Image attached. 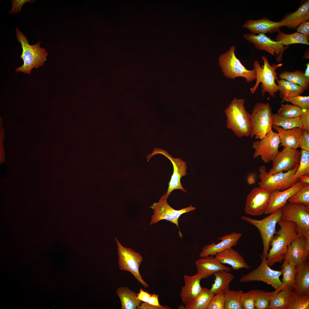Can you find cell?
<instances>
[{"mask_svg": "<svg viewBox=\"0 0 309 309\" xmlns=\"http://www.w3.org/2000/svg\"><path fill=\"white\" fill-rule=\"evenodd\" d=\"M116 293L121 303V309H136L140 301L137 299V294L127 287H118Z\"/></svg>", "mask_w": 309, "mask_h": 309, "instance_id": "obj_29", "label": "cell"}, {"mask_svg": "<svg viewBox=\"0 0 309 309\" xmlns=\"http://www.w3.org/2000/svg\"><path fill=\"white\" fill-rule=\"evenodd\" d=\"M272 125L279 126L284 129H290L295 128H302V125L299 117L292 118H286L277 114H274Z\"/></svg>", "mask_w": 309, "mask_h": 309, "instance_id": "obj_37", "label": "cell"}, {"mask_svg": "<svg viewBox=\"0 0 309 309\" xmlns=\"http://www.w3.org/2000/svg\"><path fill=\"white\" fill-rule=\"evenodd\" d=\"M235 46H231L219 56L218 63L223 74L232 80L238 77L244 78L247 83L256 80L255 70H248L245 68L235 56Z\"/></svg>", "mask_w": 309, "mask_h": 309, "instance_id": "obj_5", "label": "cell"}, {"mask_svg": "<svg viewBox=\"0 0 309 309\" xmlns=\"http://www.w3.org/2000/svg\"><path fill=\"white\" fill-rule=\"evenodd\" d=\"M281 268V271L283 275L282 284L278 289L273 292V296L282 290H293L294 289L296 266L284 260Z\"/></svg>", "mask_w": 309, "mask_h": 309, "instance_id": "obj_28", "label": "cell"}, {"mask_svg": "<svg viewBox=\"0 0 309 309\" xmlns=\"http://www.w3.org/2000/svg\"><path fill=\"white\" fill-rule=\"evenodd\" d=\"M294 293L309 295V262L306 261L296 266Z\"/></svg>", "mask_w": 309, "mask_h": 309, "instance_id": "obj_26", "label": "cell"}, {"mask_svg": "<svg viewBox=\"0 0 309 309\" xmlns=\"http://www.w3.org/2000/svg\"><path fill=\"white\" fill-rule=\"evenodd\" d=\"M282 27V24L280 21H273L266 17L247 20L242 26L243 27L249 30L251 33L255 35L278 32Z\"/></svg>", "mask_w": 309, "mask_h": 309, "instance_id": "obj_22", "label": "cell"}, {"mask_svg": "<svg viewBox=\"0 0 309 309\" xmlns=\"http://www.w3.org/2000/svg\"><path fill=\"white\" fill-rule=\"evenodd\" d=\"M243 98H234L225 109L226 126L237 137L250 136V114L245 109Z\"/></svg>", "mask_w": 309, "mask_h": 309, "instance_id": "obj_2", "label": "cell"}, {"mask_svg": "<svg viewBox=\"0 0 309 309\" xmlns=\"http://www.w3.org/2000/svg\"><path fill=\"white\" fill-rule=\"evenodd\" d=\"M254 176L253 175H250L249 176L247 179L248 183L250 184L254 183L255 182Z\"/></svg>", "mask_w": 309, "mask_h": 309, "instance_id": "obj_54", "label": "cell"}, {"mask_svg": "<svg viewBox=\"0 0 309 309\" xmlns=\"http://www.w3.org/2000/svg\"><path fill=\"white\" fill-rule=\"evenodd\" d=\"M280 220L294 223L299 236L309 238V206L288 202L282 208Z\"/></svg>", "mask_w": 309, "mask_h": 309, "instance_id": "obj_8", "label": "cell"}, {"mask_svg": "<svg viewBox=\"0 0 309 309\" xmlns=\"http://www.w3.org/2000/svg\"><path fill=\"white\" fill-rule=\"evenodd\" d=\"M225 301L224 292H219L213 296L206 309H224Z\"/></svg>", "mask_w": 309, "mask_h": 309, "instance_id": "obj_44", "label": "cell"}, {"mask_svg": "<svg viewBox=\"0 0 309 309\" xmlns=\"http://www.w3.org/2000/svg\"><path fill=\"white\" fill-rule=\"evenodd\" d=\"M137 309H170L171 308L168 306H163L159 307L150 304L147 302H144L141 306H139Z\"/></svg>", "mask_w": 309, "mask_h": 309, "instance_id": "obj_50", "label": "cell"}, {"mask_svg": "<svg viewBox=\"0 0 309 309\" xmlns=\"http://www.w3.org/2000/svg\"><path fill=\"white\" fill-rule=\"evenodd\" d=\"M241 303L243 309H255L252 290L243 292L241 297Z\"/></svg>", "mask_w": 309, "mask_h": 309, "instance_id": "obj_45", "label": "cell"}, {"mask_svg": "<svg viewBox=\"0 0 309 309\" xmlns=\"http://www.w3.org/2000/svg\"><path fill=\"white\" fill-rule=\"evenodd\" d=\"M284 100L297 106L303 110L309 108V96L298 95L282 99Z\"/></svg>", "mask_w": 309, "mask_h": 309, "instance_id": "obj_43", "label": "cell"}, {"mask_svg": "<svg viewBox=\"0 0 309 309\" xmlns=\"http://www.w3.org/2000/svg\"><path fill=\"white\" fill-rule=\"evenodd\" d=\"M301 156L299 166L294 175L295 178L299 180L303 175H309V151L301 149Z\"/></svg>", "mask_w": 309, "mask_h": 309, "instance_id": "obj_42", "label": "cell"}, {"mask_svg": "<svg viewBox=\"0 0 309 309\" xmlns=\"http://www.w3.org/2000/svg\"><path fill=\"white\" fill-rule=\"evenodd\" d=\"M282 208L271 213L261 220H257L243 215L241 218L256 227L259 230L262 240L263 249L262 253L267 257L271 242L275 234L276 226L280 220Z\"/></svg>", "mask_w": 309, "mask_h": 309, "instance_id": "obj_9", "label": "cell"}, {"mask_svg": "<svg viewBox=\"0 0 309 309\" xmlns=\"http://www.w3.org/2000/svg\"><path fill=\"white\" fill-rule=\"evenodd\" d=\"M274 116L269 103H256L250 115V137L262 139L272 130Z\"/></svg>", "mask_w": 309, "mask_h": 309, "instance_id": "obj_6", "label": "cell"}, {"mask_svg": "<svg viewBox=\"0 0 309 309\" xmlns=\"http://www.w3.org/2000/svg\"><path fill=\"white\" fill-rule=\"evenodd\" d=\"M159 295L155 294H151L147 303L156 306L162 307L163 306L160 305L158 300Z\"/></svg>", "mask_w": 309, "mask_h": 309, "instance_id": "obj_52", "label": "cell"}, {"mask_svg": "<svg viewBox=\"0 0 309 309\" xmlns=\"http://www.w3.org/2000/svg\"><path fill=\"white\" fill-rule=\"evenodd\" d=\"M300 148L309 151V132L302 129L301 132Z\"/></svg>", "mask_w": 309, "mask_h": 309, "instance_id": "obj_47", "label": "cell"}, {"mask_svg": "<svg viewBox=\"0 0 309 309\" xmlns=\"http://www.w3.org/2000/svg\"><path fill=\"white\" fill-rule=\"evenodd\" d=\"M304 111L294 105L282 104L277 114L285 118H292L300 116Z\"/></svg>", "mask_w": 309, "mask_h": 309, "instance_id": "obj_39", "label": "cell"}, {"mask_svg": "<svg viewBox=\"0 0 309 309\" xmlns=\"http://www.w3.org/2000/svg\"><path fill=\"white\" fill-rule=\"evenodd\" d=\"M301 156V151L297 149H283L278 152L272 161V166L268 173L274 174L291 170L299 164Z\"/></svg>", "mask_w": 309, "mask_h": 309, "instance_id": "obj_17", "label": "cell"}, {"mask_svg": "<svg viewBox=\"0 0 309 309\" xmlns=\"http://www.w3.org/2000/svg\"><path fill=\"white\" fill-rule=\"evenodd\" d=\"M15 31L17 39L22 49L20 57L23 61V65L16 68L15 71L29 74L33 68H37L43 64L48 53L45 48L40 47L41 42L30 45L25 36L18 28H16Z\"/></svg>", "mask_w": 309, "mask_h": 309, "instance_id": "obj_3", "label": "cell"}, {"mask_svg": "<svg viewBox=\"0 0 309 309\" xmlns=\"http://www.w3.org/2000/svg\"><path fill=\"white\" fill-rule=\"evenodd\" d=\"M309 20V1H305L295 11L285 15L280 21L283 27L295 29L301 23Z\"/></svg>", "mask_w": 309, "mask_h": 309, "instance_id": "obj_25", "label": "cell"}, {"mask_svg": "<svg viewBox=\"0 0 309 309\" xmlns=\"http://www.w3.org/2000/svg\"><path fill=\"white\" fill-rule=\"evenodd\" d=\"M36 1L35 0H11L12 9L9 11L10 14H15L21 12L22 6L28 2L32 3Z\"/></svg>", "mask_w": 309, "mask_h": 309, "instance_id": "obj_46", "label": "cell"}, {"mask_svg": "<svg viewBox=\"0 0 309 309\" xmlns=\"http://www.w3.org/2000/svg\"><path fill=\"white\" fill-rule=\"evenodd\" d=\"M170 195L166 193L160 198L158 203H154L149 207L153 210L150 222V225L165 219L175 224L179 228L178 219L179 217L184 213L195 209L196 207L192 205L181 209H175L169 205L167 201Z\"/></svg>", "mask_w": 309, "mask_h": 309, "instance_id": "obj_12", "label": "cell"}, {"mask_svg": "<svg viewBox=\"0 0 309 309\" xmlns=\"http://www.w3.org/2000/svg\"><path fill=\"white\" fill-rule=\"evenodd\" d=\"M309 295L296 294L294 292L290 298L288 309H309Z\"/></svg>", "mask_w": 309, "mask_h": 309, "instance_id": "obj_41", "label": "cell"}, {"mask_svg": "<svg viewBox=\"0 0 309 309\" xmlns=\"http://www.w3.org/2000/svg\"><path fill=\"white\" fill-rule=\"evenodd\" d=\"M114 238L117 245L120 269L130 272L144 288H148L149 285L143 280L139 271L143 260L142 255L132 249L124 246L116 238Z\"/></svg>", "mask_w": 309, "mask_h": 309, "instance_id": "obj_10", "label": "cell"}, {"mask_svg": "<svg viewBox=\"0 0 309 309\" xmlns=\"http://www.w3.org/2000/svg\"><path fill=\"white\" fill-rule=\"evenodd\" d=\"M272 191L259 187L252 189L248 195L245 208V213L254 216L265 213Z\"/></svg>", "mask_w": 309, "mask_h": 309, "instance_id": "obj_15", "label": "cell"}, {"mask_svg": "<svg viewBox=\"0 0 309 309\" xmlns=\"http://www.w3.org/2000/svg\"><path fill=\"white\" fill-rule=\"evenodd\" d=\"M243 36L258 50L265 51L274 56L278 62L282 61L283 53L288 48V46H284L264 34L255 35L251 33H245Z\"/></svg>", "mask_w": 309, "mask_h": 309, "instance_id": "obj_14", "label": "cell"}, {"mask_svg": "<svg viewBox=\"0 0 309 309\" xmlns=\"http://www.w3.org/2000/svg\"><path fill=\"white\" fill-rule=\"evenodd\" d=\"M213 275L215 278L214 282L210 289L212 293L215 295L229 289L230 284L234 278L233 275L223 270L219 271Z\"/></svg>", "mask_w": 309, "mask_h": 309, "instance_id": "obj_30", "label": "cell"}, {"mask_svg": "<svg viewBox=\"0 0 309 309\" xmlns=\"http://www.w3.org/2000/svg\"><path fill=\"white\" fill-rule=\"evenodd\" d=\"M280 144L278 133L271 130L262 139L252 143V147L254 149L253 157L256 158L260 156L265 163L272 161L279 151Z\"/></svg>", "mask_w": 309, "mask_h": 309, "instance_id": "obj_13", "label": "cell"}, {"mask_svg": "<svg viewBox=\"0 0 309 309\" xmlns=\"http://www.w3.org/2000/svg\"><path fill=\"white\" fill-rule=\"evenodd\" d=\"M302 125V129L309 131V108L305 110L299 116Z\"/></svg>", "mask_w": 309, "mask_h": 309, "instance_id": "obj_48", "label": "cell"}, {"mask_svg": "<svg viewBox=\"0 0 309 309\" xmlns=\"http://www.w3.org/2000/svg\"><path fill=\"white\" fill-rule=\"evenodd\" d=\"M151 294L145 291L142 288H140L139 293L137 294V298L140 301L147 302Z\"/></svg>", "mask_w": 309, "mask_h": 309, "instance_id": "obj_51", "label": "cell"}, {"mask_svg": "<svg viewBox=\"0 0 309 309\" xmlns=\"http://www.w3.org/2000/svg\"><path fill=\"white\" fill-rule=\"evenodd\" d=\"M214 295L210 289L202 288L201 291L197 297L185 305V309H206Z\"/></svg>", "mask_w": 309, "mask_h": 309, "instance_id": "obj_35", "label": "cell"}, {"mask_svg": "<svg viewBox=\"0 0 309 309\" xmlns=\"http://www.w3.org/2000/svg\"><path fill=\"white\" fill-rule=\"evenodd\" d=\"M296 32L305 35L309 37V21H305L296 28Z\"/></svg>", "mask_w": 309, "mask_h": 309, "instance_id": "obj_49", "label": "cell"}, {"mask_svg": "<svg viewBox=\"0 0 309 309\" xmlns=\"http://www.w3.org/2000/svg\"><path fill=\"white\" fill-rule=\"evenodd\" d=\"M262 58L264 63L263 67L261 66L258 61L255 60L253 62V69L255 70L256 75V82L254 86L250 89L251 93L254 94L261 83L262 96L264 97L266 92H267L270 96L275 98V94L278 92V86L275 83V80L278 79L276 70L283 64H273L271 65L265 56H262Z\"/></svg>", "mask_w": 309, "mask_h": 309, "instance_id": "obj_4", "label": "cell"}, {"mask_svg": "<svg viewBox=\"0 0 309 309\" xmlns=\"http://www.w3.org/2000/svg\"><path fill=\"white\" fill-rule=\"evenodd\" d=\"M306 68L304 73V74L306 77L309 78V63L306 64Z\"/></svg>", "mask_w": 309, "mask_h": 309, "instance_id": "obj_55", "label": "cell"}, {"mask_svg": "<svg viewBox=\"0 0 309 309\" xmlns=\"http://www.w3.org/2000/svg\"><path fill=\"white\" fill-rule=\"evenodd\" d=\"M288 202L309 206V184H306L289 199Z\"/></svg>", "mask_w": 309, "mask_h": 309, "instance_id": "obj_40", "label": "cell"}, {"mask_svg": "<svg viewBox=\"0 0 309 309\" xmlns=\"http://www.w3.org/2000/svg\"><path fill=\"white\" fill-rule=\"evenodd\" d=\"M272 127L277 131L281 143L280 146H283V149L296 150L300 148L302 128L286 130L274 125Z\"/></svg>", "mask_w": 309, "mask_h": 309, "instance_id": "obj_24", "label": "cell"}, {"mask_svg": "<svg viewBox=\"0 0 309 309\" xmlns=\"http://www.w3.org/2000/svg\"><path fill=\"white\" fill-rule=\"evenodd\" d=\"M278 85V92L279 96L282 99L299 95L305 91L298 85L285 80H276Z\"/></svg>", "mask_w": 309, "mask_h": 309, "instance_id": "obj_31", "label": "cell"}, {"mask_svg": "<svg viewBox=\"0 0 309 309\" xmlns=\"http://www.w3.org/2000/svg\"><path fill=\"white\" fill-rule=\"evenodd\" d=\"M215 255L222 264L230 265L233 270L242 268L248 269L250 268L243 257L232 248L217 253Z\"/></svg>", "mask_w": 309, "mask_h": 309, "instance_id": "obj_27", "label": "cell"}, {"mask_svg": "<svg viewBox=\"0 0 309 309\" xmlns=\"http://www.w3.org/2000/svg\"><path fill=\"white\" fill-rule=\"evenodd\" d=\"M242 235L241 233L234 232L218 238L217 240H220L221 241L217 243L213 242L204 246L199 254V257L214 256L217 253L232 248L237 244Z\"/></svg>", "mask_w": 309, "mask_h": 309, "instance_id": "obj_20", "label": "cell"}, {"mask_svg": "<svg viewBox=\"0 0 309 309\" xmlns=\"http://www.w3.org/2000/svg\"><path fill=\"white\" fill-rule=\"evenodd\" d=\"M278 223L280 228L276 231V235L271 242L270 245L272 247L269 249L266 257V261L269 266L283 261L286 255L288 245L299 236L294 223L280 220Z\"/></svg>", "mask_w": 309, "mask_h": 309, "instance_id": "obj_1", "label": "cell"}, {"mask_svg": "<svg viewBox=\"0 0 309 309\" xmlns=\"http://www.w3.org/2000/svg\"><path fill=\"white\" fill-rule=\"evenodd\" d=\"M255 309H267L273 292L261 290H252Z\"/></svg>", "mask_w": 309, "mask_h": 309, "instance_id": "obj_38", "label": "cell"}, {"mask_svg": "<svg viewBox=\"0 0 309 309\" xmlns=\"http://www.w3.org/2000/svg\"><path fill=\"white\" fill-rule=\"evenodd\" d=\"M293 290H282L270 298L268 309H288Z\"/></svg>", "mask_w": 309, "mask_h": 309, "instance_id": "obj_32", "label": "cell"}, {"mask_svg": "<svg viewBox=\"0 0 309 309\" xmlns=\"http://www.w3.org/2000/svg\"><path fill=\"white\" fill-rule=\"evenodd\" d=\"M260 264L257 268L242 276L239 280L240 283L253 281L263 282L271 286L275 290L281 285L282 282L280 276L282 272L271 269L267 264L266 258L263 254L260 256Z\"/></svg>", "mask_w": 309, "mask_h": 309, "instance_id": "obj_11", "label": "cell"}, {"mask_svg": "<svg viewBox=\"0 0 309 309\" xmlns=\"http://www.w3.org/2000/svg\"><path fill=\"white\" fill-rule=\"evenodd\" d=\"M304 185L298 180L292 187L286 190L272 191L264 214H270L283 208L288 202L289 199L296 193Z\"/></svg>", "mask_w": 309, "mask_h": 309, "instance_id": "obj_19", "label": "cell"}, {"mask_svg": "<svg viewBox=\"0 0 309 309\" xmlns=\"http://www.w3.org/2000/svg\"><path fill=\"white\" fill-rule=\"evenodd\" d=\"M299 180L304 184H309V175H303L300 177Z\"/></svg>", "mask_w": 309, "mask_h": 309, "instance_id": "obj_53", "label": "cell"}, {"mask_svg": "<svg viewBox=\"0 0 309 309\" xmlns=\"http://www.w3.org/2000/svg\"><path fill=\"white\" fill-rule=\"evenodd\" d=\"M279 78L296 84L305 91L309 87V78L305 76L304 73L299 70L292 72H283L279 75Z\"/></svg>", "mask_w": 309, "mask_h": 309, "instance_id": "obj_34", "label": "cell"}, {"mask_svg": "<svg viewBox=\"0 0 309 309\" xmlns=\"http://www.w3.org/2000/svg\"><path fill=\"white\" fill-rule=\"evenodd\" d=\"M197 273L201 279L207 278L217 272L225 270L228 272L231 268L222 264L214 256L208 255L201 257L195 262Z\"/></svg>", "mask_w": 309, "mask_h": 309, "instance_id": "obj_21", "label": "cell"}, {"mask_svg": "<svg viewBox=\"0 0 309 309\" xmlns=\"http://www.w3.org/2000/svg\"><path fill=\"white\" fill-rule=\"evenodd\" d=\"M225 301L224 309H243L241 303V290L228 289L224 292Z\"/></svg>", "mask_w": 309, "mask_h": 309, "instance_id": "obj_36", "label": "cell"}, {"mask_svg": "<svg viewBox=\"0 0 309 309\" xmlns=\"http://www.w3.org/2000/svg\"><path fill=\"white\" fill-rule=\"evenodd\" d=\"M160 153L164 155L171 161L173 164V172L169 183V187L167 193L170 194L174 190L180 189L185 192L187 191L182 186L181 182L182 177L187 175V164L186 163L180 158H175L169 154L166 151L158 148H155L153 152L147 156L148 161L155 154Z\"/></svg>", "mask_w": 309, "mask_h": 309, "instance_id": "obj_16", "label": "cell"}, {"mask_svg": "<svg viewBox=\"0 0 309 309\" xmlns=\"http://www.w3.org/2000/svg\"><path fill=\"white\" fill-rule=\"evenodd\" d=\"M309 254V238L299 236L288 245L284 260L296 266L307 261Z\"/></svg>", "mask_w": 309, "mask_h": 309, "instance_id": "obj_18", "label": "cell"}, {"mask_svg": "<svg viewBox=\"0 0 309 309\" xmlns=\"http://www.w3.org/2000/svg\"><path fill=\"white\" fill-rule=\"evenodd\" d=\"M185 285L182 288L180 296L183 303L185 305L195 299L202 290L200 285L202 279L197 273L193 276L184 274Z\"/></svg>", "mask_w": 309, "mask_h": 309, "instance_id": "obj_23", "label": "cell"}, {"mask_svg": "<svg viewBox=\"0 0 309 309\" xmlns=\"http://www.w3.org/2000/svg\"><path fill=\"white\" fill-rule=\"evenodd\" d=\"M278 32L275 41L284 45L288 46L295 43L309 45V37L305 35L296 32L293 33L287 34L280 30Z\"/></svg>", "mask_w": 309, "mask_h": 309, "instance_id": "obj_33", "label": "cell"}, {"mask_svg": "<svg viewBox=\"0 0 309 309\" xmlns=\"http://www.w3.org/2000/svg\"><path fill=\"white\" fill-rule=\"evenodd\" d=\"M299 164L291 170L274 174L269 173L265 166L259 167L258 176L260 181L258 183L259 187L271 191H283L291 187L299 180L295 178L294 175Z\"/></svg>", "mask_w": 309, "mask_h": 309, "instance_id": "obj_7", "label": "cell"}]
</instances>
